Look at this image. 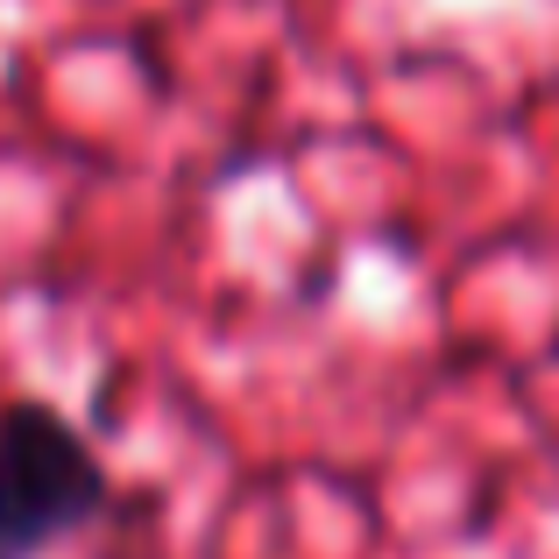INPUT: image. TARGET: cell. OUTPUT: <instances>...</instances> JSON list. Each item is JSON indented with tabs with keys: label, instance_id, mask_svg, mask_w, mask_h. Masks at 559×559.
Listing matches in <instances>:
<instances>
[{
	"label": "cell",
	"instance_id": "2",
	"mask_svg": "<svg viewBox=\"0 0 559 559\" xmlns=\"http://www.w3.org/2000/svg\"><path fill=\"white\" fill-rule=\"evenodd\" d=\"M0 559H8V552H0Z\"/></svg>",
	"mask_w": 559,
	"mask_h": 559
},
{
	"label": "cell",
	"instance_id": "1",
	"mask_svg": "<svg viewBox=\"0 0 559 559\" xmlns=\"http://www.w3.org/2000/svg\"><path fill=\"white\" fill-rule=\"evenodd\" d=\"M107 467L64 411L43 396L0 404V552L43 559L79 538L107 510Z\"/></svg>",
	"mask_w": 559,
	"mask_h": 559
}]
</instances>
